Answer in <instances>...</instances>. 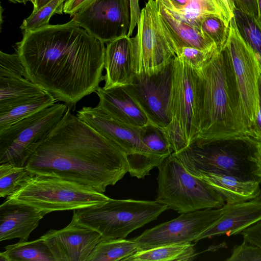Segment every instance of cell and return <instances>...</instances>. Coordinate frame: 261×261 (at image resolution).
Instances as JSON below:
<instances>
[{
  "instance_id": "23",
  "label": "cell",
  "mask_w": 261,
  "mask_h": 261,
  "mask_svg": "<svg viewBox=\"0 0 261 261\" xmlns=\"http://www.w3.org/2000/svg\"><path fill=\"white\" fill-rule=\"evenodd\" d=\"M158 7L160 16L171 34L177 48L178 54L182 47H192L207 51L217 48L215 43L202 32L175 19L159 4Z\"/></svg>"
},
{
  "instance_id": "47",
  "label": "cell",
  "mask_w": 261,
  "mask_h": 261,
  "mask_svg": "<svg viewBox=\"0 0 261 261\" xmlns=\"http://www.w3.org/2000/svg\"><path fill=\"white\" fill-rule=\"evenodd\" d=\"M256 57L258 61V64L259 68L260 73H261V57L256 55Z\"/></svg>"
},
{
  "instance_id": "12",
  "label": "cell",
  "mask_w": 261,
  "mask_h": 261,
  "mask_svg": "<svg viewBox=\"0 0 261 261\" xmlns=\"http://www.w3.org/2000/svg\"><path fill=\"white\" fill-rule=\"evenodd\" d=\"M199 75L180 58L173 60L171 110L189 144L199 132Z\"/></svg>"
},
{
  "instance_id": "28",
  "label": "cell",
  "mask_w": 261,
  "mask_h": 261,
  "mask_svg": "<svg viewBox=\"0 0 261 261\" xmlns=\"http://www.w3.org/2000/svg\"><path fill=\"white\" fill-rule=\"evenodd\" d=\"M233 13L237 27L242 37L254 53L261 57V28L254 18L236 7Z\"/></svg>"
},
{
  "instance_id": "14",
  "label": "cell",
  "mask_w": 261,
  "mask_h": 261,
  "mask_svg": "<svg viewBox=\"0 0 261 261\" xmlns=\"http://www.w3.org/2000/svg\"><path fill=\"white\" fill-rule=\"evenodd\" d=\"M129 0H92L71 20L104 43L127 35L130 27Z\"/></svg>"
},
{
  "instance_id": "26",
  "label": "cell",
  "mask_w": 261,
  "mask_h": 261,
  "mask_svg": "<svg viewBox=\"0 0 261 261\" xmlns=\"http://www.w3.org/2000/svg\"><path fill=\"white\" fill-rule=\"evenodd\" d=\"M141 249L132 239H103L89 256L87 261L126 260Z\"/></svg>"
},
{
  "instance_id": "22",
  "label": "cell",
  "mask_w": 261,
  "mask_h": 261,
  "mask_svg": "<svg viewBox=\"0 0 261 261\" xmlns=\"http://www.w3.org/2000/svg\"><path fill=\"white\" fill-rule=\"evenodd\" d=\"M48 92L24 76L0 77V113Z\"/></svg>"
},
{
  "instance_id": "10",
  "label": "cell",
  "mask_w": 261,
  "mask_h": 261,
  "mask_svg": "<svg viewBox=\"0 0 261 261\" xmlns=\"http://www.w3.org/2000/svg\"><path fill=\"white\" fill-rule=\"evenodd\" d=\"M67 106L57 103L0 131V164L24 167L30 156L60 122Z\"/></svg>"
},
{
  "instance_id": "40",
  "label": "cell",
  "mask_w": 261,
  "mask_h": 261,
  "mask_svg": "<svg viewBox=\"0 0 261 261\" xmlns=\"http://www.w3.org/2000/svg\"><path fill=\"white\" fill-rule=\"evenodd\" d=\"M139 0H129L130 27L127 35L129 37L132 35L133 31L140 20L141 10H140L139 7Z\"/></svg>"
},
{
  "instance_id": "1",
  "label": "cell",
  "mask_w": 261,
  "mask_h": 261,
  "mask_svg": "<svg viewBox=\"0 0 261 261\" xmlns=\"http://www.w3.org/2000/svg\"><path fill=\"white\" fill-rule=\"evenodd\" d=\"M16 53L28 77L68 108L95 92L103 80L106 47L72 20L23 31Z\"/></svg>"
},
{
  "instance_id": "31",
  "label": "cell",
  "mask_w": 261,
  "mask_h": 261,
  "mask_svg": "<svg viewBox=\"0 0 261 261\" xmlns=\"http://www.w3.org/2000/svg\"><path fill=\"white\" fill-rule=\"evenodd\" d=\"M64 2L65 0H51L24 19L20 29L22 31L33 30L48 25L49 19L53 15L63 13Z\"/></svg>"
},
{
  "instance_id": "37",
  "label": "cell",
  "mask_w": 261,
  "mask_h": 261,
  "mask_svg": "<svg viewBox=\"0 0 261 261\" xmlns=\"http://www.w3.org/2000/svg\"><path fill=\"white\" fill-rule=\"evenodd\" d=\"M239 234L242 235L247 242L261 248V220L244 229Z\"/></svg>"
},
{
  "instance_id": "50",
  "label": "cell",
  "mask_w": 261,
  "mask_h": 261,
  "mask_svg": "<svg viewBox=\"0 0 261 261\" xmlns=\"http://www.w3.org/2000/svg\"><path fill=\"white\" fill-rule=\"evenodd\" d=\"M66 1V0H65V1Z\"/></svg>"
},
{
  "instance_id": "44",
  "label": "cell",
  "mask_w": 261,
  "mask_h": 261,
  "mask_svg": "<svg viewBox=\"0 0 261 261\" xmlns=\"http://www.w3.org/2000/svg\"><path fill=\"white\" fill-rule=\"evenodd\" d=\"M258 15L256 20L258 24L261 28V0H257Z\"/></svg>"
},
{
  "instance_id": "34",
  "label": "cell",
  "mask_w": 261,
  "mask_h": 261,
  "mask_svg": "<svg viewBox=\"0 0 261 261\" xmlns=\"http://www.w3.org/2000/svg\"><path fill=\"white\" fill-rule=\"evenodd\" d=\"M216 48L210 51L192 47H182L176 56L196 71L200 70L212 56Z\"/></svg>"
},
{
  "instance_id": "3",
  "label": "cell",
  "mask_w": 261,
  "mask_h": 261,
  "mask_svg": "<svg viewBox=\"0 0 261 261\" xmlns=\"http://www.w3.org/2000/svg\"><path fill=\"white\" fill-rule=\"evenodd\" d=\"M199 77V132L212 139L249 136V132L233 66L225 45L216 48Z\"/></svg>"
},
{
  "instance_id": "45",
  "label": "cell",
  "mask_w": 261,
  "mask_h": 261,
  "mask_svg": "<svg viewBox=\"0 0 261 261\" xmlns=\"http://www.w3.org/2000/svg\"><path fill=\"white\" fill-rule=\"evenodd\" d=\"M258 163L261 170V142H258Z\"/></svg>"
},
{
  "instance_id": "7",
  "label": "cell",
  "mask_w": 261,
  "mask_h": 261,
  "mask_svg": "<svg viewBox=\"0 0 261 261\" xmlns=\"http://www.w3.org/2000/svg\"><path fill=\"white\" fill-rule=\"evenodd\" d=\"M158 190L155 200L178 213L225 204L223 197L201 179L191 174L172 153L158 167Z\"/></svg>"
},
{
  "instance_id": "20",
  "label": "cell",
  "mask_w": 261,
  "mask_h": 261,
  "mask_svg": "<svg viewBox=\"0 0 261 261\" xmlns=\"http://www.w3.org/2000/svg\"><path fill=\"white\" fill-rule=\"evenodd\" d=\"M46 214L25 204L6 200L0 206V241H27Z\"/></svg>"
},
{
  "instance_id": "32",
  "label": "cell",
  "mask_w": 261,
  "mask_h": 261,
  "mask_svg": "<svg viewBox=\"0 0 261 261\" xmlns=\"http://www.w3.org/2000/svg\"><path fill=\"white\" fill-rule=\"evenodd\" d=\"M201 29L217 48H222L226 44L229 28L221 18L216 16L206 17L202 22Z\"/></svg>"
},
{
  "instance_id": "15",
  "label": "cell",
  "mask_w": 261,
  "mask_h": 261,
  "mask_svg": "<svg viewBox=\"0 0 261 261\" xmlns=\"http://www.w3.org/2000/svg\"><path fill=\"white\" fill-rule=\"evenodd\" d=\"M173 60L155 74L135 75L132 83L126 86L151 122L162 128L166 127L172 120Z\"/></svg>"
},
{
  "instance_id": "49",
  "label": "cell",
  "mask_w": 261,
  "mask_h": 261,
  "mask_svg": "<svg viewBox=\"0 0 261 261\" xmlns=\"http://www.w3.org/2000/svg\"><path fill=\"white\" fill-rule=\"evenodd\" d=\"M36 0H28V1H30L33 5V7L36 5Z\"/></svg>"
},
{
  "instance_id": "9",
  "label": "cell",
  "mask_w": 261,
  "mask_h": 261,
  "mask_svg": "<svg viewBox=\"0 0 261 261\" xmlns=\"http://www.w3.org/2000/svg\"><path fill=\"white\" fill-rule=\"evenodd\" d=\"M76 116L124 151L131 176L144 178L164 161L154 155L143 142L140 129L117 120L98 106L83 107Z\"/></svg>"
},
{
  "instance_id": "16",
  "label": "cell",
  "mask_w": 261,
  "mask_h": 261,
  "mask_svg": "<svg viewBox=\"0 0 261 261\" xmlns=\"http://www.w3.org/2000/svg\"><path fill=\"white\" fill-rule=\"evenodd\" d=\"M40 238L55 261H87L97 244L104 239L99 232L80 225L73 218L65 227L50 229Z\"/></svg>"
},
{
  "instance_id": "39",
  "label": "cell",
  "mask_w": 261,
  "mask_h": 261,
  "mask_svg": "<svg viewBox=\"0 0 261 261\" xmlns=\"http://www.w3.org/2000/svg\"><path fill=\"white\" fill-rule=\"evenodd\" d=\"M235 5L240 11L257 20L258 15L257 0H235Z\"/></svg>"
},
{
  "instance_id": "18",
  "label": "cell",
  "mask_w": 261,
  "mask_h": 261,
  "mask_svg": "<svg viewBox=\"0 0 261 261\" xmlns=\"http://www.w3.org/2000/svg\"><path fill=\"white\" fill-rule=\"evenodd\" d=\"M220 217L194 241L217 235L239 234L244 229L261 220V201L257 199L223 205Z\"/></svg>"
},
{
  "instance_id": "29",
  "label": "cell",
  "mask_w": 261,
  "mask_h": 261,
  "mask_svg": "<svg viewBox=\"0 0 261 261\" xmlns=\"http://www.w3.org/2000/svg\"><path fill=\"white\" fill-rule=\"evenodd\" d=\"M140 132L143 142L158 158L164 160L173 152L163 128L150 124L140 128Z\"/></svg>"
},
{
  "instance_id": "43",
  "label": "cell",
  "mask_w": 261,
  "mask_h": 261,
  "mask_svg": "<svg viewBox=\"0 0 261 261\" xmlns=\"http://www.w3.org/2000/svg\"><path fill=\"white\" fill-rule=\"evenodd\" d=\"M51 0H36V5L33 7V11L32 12H35L43 6L46 5Z\"/></svg>"
},
{
  "instance_id": "46",
  "label": "cell",
  "mask_w": 261,
  "mask_h": 261,
  "mask_svg": "<svg viewBox=\"0 0 261 261\" xmlns=\"http://www.w3.org/2000/svg\"><path fill=\"white\" fill-rule=\"evenodd\" d=\"M12 3H22L23 4H25L27 2H28V0H8Z\"/></svg>"
},
{
  "instance_id": "30",
  "label": "cell",
  "mask_w": 261,
  "mask_h": 261,
  "mask_svg": "<svg viewBox=\"0 0 261 261\" xmlns=\"http://www.w3.org/2000/svg\"><path fill=\"white\" fill-rule=\"evenodd\" d=\"M30 173L25 167L10 163L0 164V196L7 198L14 193Z\"/></svg>"
},
{
  "instance_id": "35",
  "label": "cell",
  "mask_w": 261,
  "mask_h": 261,
  "mask_svg": "<svg viewBox=\"0 0 261 261\" xmlns=\"http://www.w3.org/2000/svg\"><path fill=\"white\" fill-rule=\"evenodd\" d=\"M227 261H261V248L245 240L236 245Z\"/></svg>"
},
{
  "instance_id": "21",
  "label": "cell",
  "mask_w": 261,
  "mask_h": 261,
  "mask_svg": "<svg viewBox=\"0 0 261 261\" xmlns=\"http://www.w3.org/2000/svg\"><path fill=\"white\" fill-rule=\"evenodd\" d=\"M194 176L220 194L227 204L254 199L260 193L258 181L244 180L233 176L211 172H201Z\"/></svg>"
},
{
  "instance_id": "24",
  "label": "cell",
  "mask_w": 261,
  "mask_h": 261,
  "mask_svg": "<svg viewBox=\"0 0 261 261\" xmlns=\"http://www.w3.org/2000/svg\"><path fill=\"white\" fill-rule=\"evenodd\" d=\"M0 253L3 261H55L45 241L40 237L31 241H19L5 247Z\"/></svg>"
},
{
  "instance_id": "27",
  "label": "cell",
  "mask_w": 261,
  "mask_h": 261,
  "mask_svg": "<svg viewBox=\"0 0 261 261\" xmlns=\"http://www.w3.org/2000/svg\"><path fill=\"white\" fill-rule=\"evenodd\" d=\"M57 100L49 93L31 98L4 112L0 113V131L15 123L56 103Z\"/></svg>"
},
{
  "instance_id": "17",
  "label": "cell",
  "mask_w": 261,
  "mask_h": 261,
  "mask_svg": "<svg viewBox=\"0 0 261 261\" xmlns=\"http://www.w3.org/2000/svg\"><path fill=\"white\" fill-rule=\"evenodd\" d=\"M95 92L99 99L97 106L117 120L138 129L152 124L126 86L99 87Z\"/></svg>"
},
{
  "instance_id": "11",
  "label": "cell",
  "mask_w": 261,
  "mask_h": 261,
  "mask_svg": "<svg viewBox=\"0 0 261 261\" xmlns=\"http://www.w3.org/2000/svg\"><path fill=\"white\" fill-rule=\"evenodd\" d=\"M229 28L225 46L231 59L250 133L258 110L260 70L255 54L242 37L234 16L230 21Z\"/></svg>"
},
{
  "instance_id": "8",
  "label": "cell",
  "mask_w": 261,
  "mask_h": 261,
  "mask_svg": "<svg viewBox=\"0 0 261 261\" xmlns=\"http://www.w3.org/2000/svg\"><path fill=\"white\" fill-rule=\"evenodd\" d=\"M132 45L134 68L137 75L155 74L177 56V48L160 16L156 0H148L141 10Z\"/></svg>"
},
{
  "instance_id": "6",
  "label": "cell",
  "mask_w": 261,
  "mask_h": 261,
  "mask_svg": "<svg viewBox=\"0 0 261 261\" xmlns=\"http://www.w3.org/2000/svg\"><path fill=\"white\" fill-rule=\"evenodd\" d=\"M110 198L102 193L75 182L30 174L6 200L30 205L47 214L100 204Z\"/></svg>"
},
{
  "instance_id": "19",
  "label": "cell",
  "mask_w": 261,
  "mask_h": 261,
  "mask_svg": "<svg viewBox=\"0 0 261 261\" xmlns=\"http://www.w3.org/2000/svg\"><path fill=\"white\" fill-rule=\"evenodd\" d=\"M104 88L130 85L136 75L133 62L132 38L127 35L106 43Z\"/></svg>"
},
{
  "instance_id": "41",
  "label": "cell",
  "mask_w": 261,
  "mask_h": 261,
  "mask_svg": "<svg viewBox=\"0 0 261 261\" xmlns=\"http://www.w3.org/2000/svg\"><path fill=\"white\" fill-rule=\"evenodd\" d=\"M92 0H66L63 5V12L74 16Z\"/></svg>"
},
{
  "instance_id": "33",
  "label": "cell",
  "mask_w": 261,
  "mask_h": 261,
  "mask_svg": "<svg viewBox=\"0 0 261 261\" xmlns=\"http://www.w3.org/2000/svg\"><path fill=\"white\" fill-rule=\"evenodd\" d=\"M24 76L28 79L25 67L19 56L0 52V77Z\"/></svg>"
},
{
  "instance_id": "38",
  "label": "cell",
  "mask_w": 261,
  "mask_h": 261,
  "mask_svg": "<svg viewBox=\"0 0 261 261\" xmlns=\"http://www.w3.org/2000/svg\"><path fill=\"white\" fill-rule=\"evenodd\" d=\"M258 110L255 118V121L251 127L249 136L254 139L258 142H261V73H260L258 79Z\"/></svg>"
},
{
  "instance_id": "25",
  "label": "cell",
  "mask_w": 261,
  "mask_h": 261,
  "mask_svg": "<svg viewBox=\"0 0 261 261\" xmlns=\"http://www.w3.org/2000/svg\"><path fill=\"white\" fill-rule=\"evenodd\" d=\"M194 245L191 243L162 245L141 250L126 259L127 261H187L196 257Z\"/></svg>"
},
{
  "instance_id": "36",
  "label": "cell",
  "mask_w": 261,
  "mask_h": 261,
  "mask_svg": "<svg viewBox=\"0 0 261 261\" xmlns=\"http://www.w3.org/2000/svg\"><path fill=\"white\" fill-rule=\"evenodd\" d=\"M163 129L173 152H179L189 146L184 134L176 122L171 121Z\"/></svg>"
},
{
  "instance_id": "2",
  "label": "cell",
  "mask_w": 261,
  "mask_h": 261,
  "mask_svg": "<svg viewBox=\"0 0 261 261\" xmlns=\"http://www.w3.org/2000/svg\"><path fill=\"white\" fill-rule=\"evenodd\" d=\"M24 167L32 175L58 177L102 193L128 172L124 151L70 108Z\"/></svg>"
},
{
  "instance_id": "48",
  "label": "cell",
  "mask_w": 261,
  "mask_h": 261,
  "mask_svg": "<svg viewBox=\"0 0 261 261\" xmlns=\"http://www.w3.org/2000/svg\"><path fill=\"white\" fill-rule=\"evenodd\" d=\"M260 193H259V195L257 196V197L256 199H257V200H258L259 201H261V181H260Z\"/></svg>"
},
{
  "instance_id": "4",
  "label": "cell",
  "mask_w": 261,
  "mask_h": 261,
  "mask_svg": "<svg viewBox=\"0 0 261 261\" xmlns=\"http://www.w3.org/2000/svg\"><path fill=\"white\" fill-rule=\"evenodd\" d=\"M172 154L193 176L211 172L261 181L258 142L249 136L197 137L186 148Z\"/></svg>"
},
{
  "instance_id": "42",
  "label": "cell",
  "mask_w": 261,
  "mask_h": 261,
  "mask_svg": "<svg viewBox=\"0 0 261 261\" xmlns=\"http://www.w3.org/2000/svg\"><path fill=\"white\" fill-rule=\"evenodd\" d=\"M231 17L234 16L233 11L236 8L235 0H221Z\"/></svg>"
},
{
  "instance_id": "5",
  "label": "cell",
  "mask_w": 261,
  "mask_h": 261,
  "mask_svg": "<svg viewBox=\"0 0 261 261\" xmlns=\"http://www.w3.org/2000/svg\"><path fill=\"white\" fill-rule=\"evenodd\" d=\"M168 209L156 200L110 198L100 204L73 210L72 218L99 232L104 239H125Z\"/></svg>"
},
{
  "instance_id": "13",
  "label": "cell",
  "mask_w": 261,
  "mask_h": 261,
  "mask_svg": "<svg viewBox=\"0 0 261 261\" xmlns=\"http://www.w3.org/2000/svg\"><path fill=\"white\" fill-rule=\"evenodd\" d=\"M223 206L182 213L177 218L145 230L132 239L141 250L173 244L191 243L221 216Z\"/></svg>"
}]
</instances>
